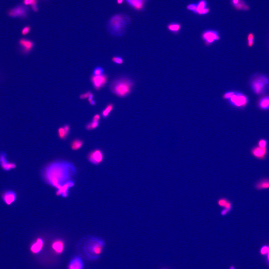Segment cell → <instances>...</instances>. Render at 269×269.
Wrapping results in <instances>:
<instances>
[{"mask_svg":"<svg viewBox=\"0 0 269 269\" xmlns=\"http://www.w3.org/2000/svg\"><path fill=\"white\" fill-rule=\"evenodd\" d=\"M68 163L57 162L52 164L46 170V177L52 185L59 188L71 176L75 169Z\"/></svg>","mask_w":269,"mask_h":269,"instance_id":"cell-1","label":"cell"},{"mask_svg":"<svg viewBox=\"0 0 269 269\" xmlns=\"http://www.w3.org/2000/svg\"><path fill=\"white\" fill-rule=\"evenodd\" d=\"M134 86V83L131 79L121 77L115 79L110 84V88L114 95L123 98L128 96L131 92Z\"/></svg>","mask_w":269,"mask_h":269,"instance_id":"cell-2","label":"cell"},{"mask_svg":"<svg viewBox=\"0 0 269 269\" xmlns=\"http://www.w3.org/2000/svg\"><path fill=\"white\" fill-rule=\"evenodd\" d=\"M130 18L124 14H117L111 18L108 22V31L115 36H120L125 33Z\"/></svg>","mask_w":269,"mask_h":269,"instance_id":"cell-3","label":"cell"},{"mask_svg":"<svg viewBox=\"0 0 269 269\" xmlns=\"http://www.w3.org/2000/svg\"><path fill=\"white\" fill-rule=\"evenodd\" d=\"M222 98L227 100L232 106L237 108H244L248 102V98L246 95L238 92H227L223 94Z\"/></svg>","mask_w":269,"mask_h":269,"instance_id":"cell-4","label":"cell"},{"mask_svg":"<svg viewBox=\"0 0 269 269\" xmlns=\"http://www.w3.org/2000/svg\"><path fill=\"white\" fill-rule=\"evenodd\" d=\"M269 86V79L265 75H256L251 81V89L257 95L263 94Z\"/></svg>","mask_w":269,"mask_h":269,"instance_id":"cell-5","label":"cell"},{"mask_svg":"<svg viewBox=\"0 0 269 269\" xmlns=\"http://www.w3.org/2000/svg\"><path fill=\"white\" fill-rule=\"evenodd\" d=\"M105 245V243L102 240L93 238L90 241L88 248L90 253L94 255V257H99L103 252Z\"/></svg>","mask_w":269,"mask_h":269,"instance_id":"cell-6","label":"cell"},{"mask_svg":"<svg viewBox=\"0 0 269 269\" xmlns=\"http://www.w3.org/2000/svg\"><path fill=\"white\" fill-rule=\"evenodd\" d=\"M220 36L218 31L214 30H208L204 32L201 38L206 46L212 44L220 39Z\"/></svg>","mask_w":269,"mask_h":269,"instance_id":"cell-7","label":"cell"},{"mask_svg":"<svg viewBox=\"0 0 269 269\" xmlns=\"http://www.w3.org/2000/svg\"><path fill=\"white\" fill-rule=\"evenodd\" d=\"M107 75L104 74L96 76L93 75L90 80L93 86L96 90H99L105 86L108 81Z\"/></svg>","mask_w":269,"mask_h":269,"instance_id":"cell-8","label":"cell"},{"mask_svg":"<svg viewBox=\"0 0 269 269\" xmlns=\"http://www.w3.org/2000/svg\"><path fill=\"white\" fill-rule=\"evenodd\" d=\"M103 152L99 150H94L90 153L88 156L89 161L95 164H100L103 161Z\"/></svg>","mask_w":269,"mask_h":269,"instance_id":"cell-9","label":"cell"},{"mask_svg":"<svg viewBox=\"0 0 269 269\" xmlns=\"http://www.w3.org/2000/svg\"><path fill=\"white\" fill-rule=\"evenodd\" d=\"M251 153L255 158L263 160L266 158L267 155V148L260 147L258 146H255L251 149Z\"/></svg>","mask_w":269,"mask_h":269,"instance_id":"cell-10","label":"cell"},{"mask_svg":"<svg viewBox=\"0 0 269 269\" xmlns=\"http://www.w3.org/2000/svg\"><path fill=\"white\" fill-rule=\"evenodd\" d=\"M19 44L23 53L26 54L34 48V42L29 39H21L19 40Z\"/></svg>","mask_w":269,"mask_h":269,"instance_id":"cell-11","label":"cell"},{"mask_svg":"<svg viewBox=\"0 0 269 269\" xmlns=\"http://www.w3.org/2000/svg\"><path fill=\"white\" fill-rule=\"evenodd\" d=\"M0 164L3 169L6 171L10 170L16 167L15 164L9 162L6 154L3 152L0 153Z\"/></svg>","mask_w":269,"mask_h":269,"instance_id":"cell-12","label":"cell"},{"mask_svg":"<svg viewBox=\"0 0 269 269\" xmlns=\"http://www.w3.org/2000/svg\"><path fill=\"white\" fill-rule=\"evenodd\" d=\"M130 6L136 11L143 10L147 0H126Z\"/></svg>","mask_w":269,"mask_h":269,"instance_id":"cell-13","label":"cell"},{"mask_svg":"<svg viewBox=\"0 0 269 269\" xmlns=\"http://www.w3.org/2000/svg\"><path fill=\"white\" fill-rule=\"evenodd\" d=\"M26 9L24 6H20L11 10L9 13L10 16L12 17H25L26 15Z\"/></svg>","mask_w":269,"mask_h":269,"instance_id":"cell-14","label":"cell"},{"mask_svg":"<svg viewBox=\"0 0 269 269\" xmlns=\"http://www.w3.org/2000/svg\"><path fill=\"white\" fill-rule=\"evenodd\" d=\"M2 198L5 203L10 205L14 202L16 198V194L12 191H8L3 194Z\"/></svg>","mask_w":269,"mask_h":269,"instance_id":"cell-15","label":"cell"},{"mask_svg":"<svg viewBox=\"0 0 269 269\" xmlns=\"http://www.w3.org/2000/svg\"><path fill=\"white\" fill-rule=\"evenodd\" d=\"M197 13L199 15H205L209 11V10L207 7V2L205 0H201L197 4Z\"/></svg>","mask_w":269,"mask_h":269,"instance_id":"cell-16","label":"cell"},{"mask_svg":"<svg viewBox=\"0 0 269 269\" xmlns=\"http://www.w3.org/2000/svg\"><path fill=\"white\" fill-rule=\"evenodd\" d=\"M258 107L262 110H269V95L262 97L258 103Z\"/></svg>","mask_w":269,"mask_h":269,"instance_id":"cell-17","label":"cell"},{"mask_svg":"<svg viewBox=\"0 0 269 269\" xmlns=\"http://www.w3.org/2000/svg\"><path fill=\"white\" fill-rule=\"evenodd\" d=\"M73 185V183L71 181H68L58 188L57 194H62L64 197H66L67 195L68 188Z\"/></svg>","mask_w":269,"mask_h":269,"instance_id":"cell-18","label":"cell"},{"mask_svg":"<svg viewBox=\"0 0 269 269\" xmlns=\"http://www.w3.org/2000/svg\"><path fill=\"white\" fill-rule=\"evenodd\" d=\"M218 204L220 207L224 208V209L227 210L229 212L231 210L232 205L230 201H228L227 198H221L218 201Z\"/></svg>","mask_w":269,"mask_h":269,"instance_id":"cell-19","label":"cell"},{"mask_svg":"<svg viewBox=\"0 0 269 269\" xmlns=\"http://www.w3.org/2000/svg\"><path fill=\"white\" fill-rule=\"evenodd\" d=\"M181 27V24L176 23H172L167 25V29L170 32L177 34L179 33Z\"/></svg>","mask_w":269,"mask_h":269,"instance_id":"cell-20","label":"cell"},{"mask_svg":"<svg viewBox=\"0 0 269 269\" xmlns=\"http://www.w3.org/2000/svg\"><path fill=\"white\" fill-rule=\"evenodd\" d=\"M43 246V241L42 240L39 238L36 240V242L34 243L31 246V250L34 253H39L41 250Z\"/></svg>","mask_w":269,"mask_h":269,"instance_id":"cell-21","label":"cell"},{"mask_svg":"<svg viewBox=\"0 0 269 269\" xmlns=\"http://www.w3.org/2000/svg\"><path fill=\"white\" fill-rule=\"evenodd\" d=\"M233 6H234L236 9L238 10L247 11L250 9L249 6L246 3L244 0H238L236 3Z\"/></svg>","mask_w":269,"mask_h":269,"instance_id":"cell-22","label":"cell"},{"mask_svg":"<svg viewBox=\"0 0 269 269\" xmlns=\"http://www.w3.org/2000/svg\"><path fill=\"white\" fill-rule=\"evenodd\" d=\"M255 188L259 190L269 188V179L268 178H265L260 181L256 184Z\"/></svg>","mask_w":269,"mask_h":269,"instance_id":"cell-23","label":"cell"},{"mask_svg":"<svg viewBox=\"0 0 269 269\" xmlns=\"http://www.w3.org/2000/svg\"><path fill=\"white\" fill-rule=\"evenodd\" d=\"M52 247H53V249L57 253H61L63 251L64 243L62 241H56L53 243Z\"/></svg>","mask_w":269,"mask_h":269,"instance_id":"cell-24","label":"cell"},{"mask_svg":"<svg viewBox=\"0 0 269 269\" xmlns=\"http://www.w3.org/2000/svg\"><path fill=\"white\" fill-rule=\"evenodd\" d=\"M83 263L79 258H76L71 262L70 265L69 269H81Z\"/></svg>","mask_w":269,"mask_h":269,"instance_id":"cell-25","label":"cell"},{"mask_svg":"<svg viewBox=\"0 0 269 269\" xmlns=\"http://www.w3.org/2000/svg\"><path fill=\"white\" fill-rule=\"evenodd\" d=\"M83 142L81 140L77 139L73 141L71 144V148L73 150H77L82 147Z\"/></svg>","mask_w":269,"mask_h":269,"instance_id":"cell-26","label":"cell"},{"mask_svg":"<svg viewBox=\"0 0 269 269\" xmlns=\"http://www.w3.org/2000/svg\"><path fill=\"white\" fill-rule=\"evenodd\" d=\"M113 107H114V105H113V104H108L104 110L103 111L102 113L103 117L105 118L108 116L110 113L113 110Z\"/></svg>","mask_w":269,"mask_h":269,"instance_id":"cell-27","label":"cell"},{"mask_svg":"<svg viewBox=\"0 0 269 269\" xmlns=\"http://www.w3.org/2000/svg\"><path fill=\"white\" fill-rule=\"evenodd\" d=\"M112 62L118 65H122L123 63V58L120 56H114L112 58Z\"/></svg>","mask_w":269,"mask_h":269,"instance_id":"cell-28","label":"cell"},{"mask_svg":"<svg viewBox=\"0 0 269 269\" xmlns=\"http://www.w3.org/2000/svg\"><path fill=\"white\" fill-rule=\"evenodd\" d=\"M254 40V36L253 33H251L248 34L247 37V42H248V46L251 47L253 45Z\"/></svg>","mask_w":269,"mask_h":269,"instance_id":"cell-29","label":"cell"},{"mask_svg":"<svg viewBox=\"0 0 269 269\" xmlns=\"http://www.w3.org/2000/svg\"><path fill=\"white\" fill-rule=\"evenodd\" d=\"M99 122H95V121H92L86 125V128L88 130H91L95 129L99 126Z\"/></svg>","mask_w":269,"mask_h":269,"instance_id":"cell-30","label":"cell"},{"mask_svg":"<svg viewBox=\"0 0 269 269\" xmlns=\"http://www.w3.org/2000/svg\"><path fill=\"white\" fill-rule=\"evenodd\" d=\"M58 134L60 138L62 139H64L67 136L63 127H60L58 129Z\"/></svg>","mask_w":269,"mask_h":269,"instance_id":"cell-31","label":"cell"},{"mask_svg":"<svg viewBox=\"0 0 269 269\" xmlns=\"http://www.w3.org/2000/svg\"><path fill=\"white\" fill-rule=\"evenodd\" d=\"M104 71V69L102 67H96L94 70L93 75L99 76V75H103Z\"/></svg>","mask_w":269,"mask_h":269,"instance_id":"cell-32","label":"cell"},{"mask_svg":"<svg viewBox=\"0 0 269 269\" xmlns=\"http://www.w3.org/2000/svg\"><path fill=\"white\" fill-rule=\"evenodd\" d=\"M187 8L190 11H192V12L196 13L197 12V4L192 3L189 5L187 6Z\"/></svg>","mask_w":269,"mask_h":269,"instance_id":"cell-33","label":"cell"},{"mask_svg":"<svg viewBox=\"0 0 269 269\" xmlns=\"http://www.w3.org/2000/svg\"><path fill=\"white\" fill-rule=\"evenodd\" d=\"M258 146L262 148H266L267 147V141L264 139L260 140L258 142Z\"/></svg>","mask_w":269,"mask_h":269,"instance_id":"cell-34","label":"cell"},{"mask_svg":"<svg viewBox=\"0 0 269 269\" xmlns=\"http://www.w3.org/2000/svg\"><path fill=\"white\" fill-rule=\"evenodd\" d=\"M24 3L25 5H31L32 6L36 5V0H24Z\"/></svg>","mask_w":269,"mask_h":269,"instance_id":"cell-35","label":"cell"},{"mask_svg":"<svg viewBox=\"0 0 269 269\" xmlns=\"http://www.w3.org/2000/svg\"><path fill=\"white\" fill-rule=\"evenodd\" d=\"M30 27L29 26H26L25 27L23 28V29H22V30L21 31V34L23 35H27V34H29V32L30 31Z\"/></svg>","mask_w":269,"mask_h":269,"instance_id":"cell-36","label":"cell"},{"mask_svg":"<svg viewBox=\"0 0 269 269\" xmlns=\"http://www.w3.org/2000/svg\"><path fill=\"white\" fill-rule=\"evenodd\" d=\"M90 93V92H88L81 94V96H80V99H85L88 98Z\"/></svg>","mask_w":269,"mask_h":269,"instance_id":"cell-37","label":"cell"},{"mask_svg":"<svg viewBox=\"0 0 269 269\" xmlns=\"http://www.w3.org/2000/svg\"><path fill=\"white\" fill-rule=\"evenodd\" d=\"M63 127L64 128L65 132H66V135L67 136L70 131V127L68 125H66Z\"/></svg>","mask_w":269,"mask_h":269,"instance_id":"cell-38","label":"cell"},{"mask_svg":"<svg viewBox=\"0 0 269 269\" xmlns=\"http://www.w3.org/2000/svg\"><path fill=\"white\" fill-rule=\"evenodd\" d=\"M100 118L99 115L98 114L95 115L94 118H93V121H95V122H99V119H100Z\"/></svg>","mask_w":269,"mask_h":269,"instance_id":"cell-39","label":"cell"},{"mask_svg":"<svg viewBox=\"0 0 269 269\" xmlns=\"http://www.w3.org/2000/svg\"><path fill=\"white\" fill-rule=\"evenodd\" d=\"M264 256H266V259L267 260V263H268L269 266V246L268 247V250L266 254Z\"/></svg>","mask_w":269,"mask_h":269,"instance_id":"cell-40","label":"cell"},{"mask_svg":"<svg viewBox=\"0 0 269 269\" xmlns=\"http://www.w3.org/2000/svg\"><path fill=\"white\" fill-rule=\"evenodd\" d=\"M124 0H117V3L118 5H121L123 3Z\"/></svg>","mask_w":269,"mask_h":269,"instance_id":"cell-41","label":"cell"},{"mask_svg":"<svg viewBox=\"0 0 269 269\" xmlns=\"http://www.w3.org/2000/svg\"><path fill=\"white\" fill-rule=\"evenodd\" d=\"M229 269H237L234 265H231L229 267Z\"/></svg>","mask_w":269,"mask_h":269,"instance_id":"cell-42","label":"cell"},{"mask_svg":"<svg viewBox=\"0 0 269 269\" xmlns=\"http://www.w3.org/2000/svg\"><path fill=\"white\" fill-rule=\"evenodd\" d=\"M166 269V268H164V269Z\"/></svg>","mask_w":269,"mask_h":269,"instance_id":"cell-43","label":"cell"}]
</instances>
